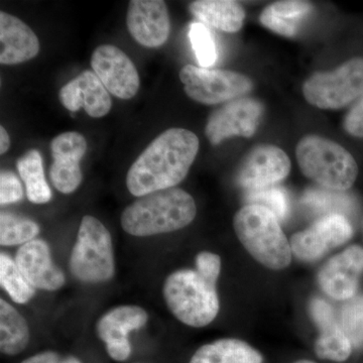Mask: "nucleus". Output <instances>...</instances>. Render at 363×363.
<instances>
[{
	"label": "nucleus",
	"instance_id": "obj_5",
	"mask_svg": "<svg viewBox=\"0 0 363 363\" xmlns=\"http://www.w3.org/2000/svg\"><path fill=\"white\" fill-rule=\"evenodd\" d=\"M215 285L197 271L181 269L169 274L164 281V301L182 323L197 328L207 326L219 312Z\"/></svg>",
	"mask_w": 363,
	"mask_h": 363
},
{
	"label": "nucleus",
	"instance_id": "obj_37",
	"mask_svg": "<svg viewBox=\"0 0 363 363\" xmlns=\"http://www.w3.org/2000/svg\"><path fill=\"white\" fill-rule=\"evenodd\" d=\"M61 363H81V362L76 357H70L65 358L64 360H62Z\"/></svg>",
	"mask_w": 363,
	"mask_h": 363
},
{
	"label": "nucleus",
	"instance_id": "obj_19",
	"mask_svg": "<svg viewBox=\"0 0 363 363\" xmlns=\"http://www.w3.org/2000/svg\"><path fill=\"white\" fill-rule=\"evenodd\" d=\"M311 315L320 329V335L315 344L317 357L335 362L347 360L353 346L336 321L331 306L323 298H314L311 303Z\"/></svg>",
	"mask_w": 363,
	"mask_h": 363
},
{
	"label": "nucleus",
	"instance_id": "obj_29",
	"mask_svg": "<svg viewBox=\"0 0 363 363\" xmlns=\"http://www.w3.org/2000/svg\"><path fill=\"white\" fill-rule=\"evenodd\" d=\"M189 39L201 68L207 69L214 65L217 60V48L209 28L200 21L191 23Z\"/></svg>",
	"mask_w": 363,
	"mask_h": 363
},
{
	"label": "nucleus",
	"instance_id": "obj_21",
	"mask_svg": "<svg viewBox=\"0 0 363 363\" xmlns=\"http://www.w3.org/2000/svg\"><path fill=\"white\" fill-rule=\"evenodd\" d=\"M189 11L200 23L226 33L238 32L245 20L243 7L231 0H197L191 2Z\"/></svg>",
	"mask_w": 363,
	"mask_h": 363
},
{
	"label": "nucleus",
	"instance_id": "obj_8",
	"mask_svg": "<svg viewBox=\"0 0 363 363\" xmlns=\"http://www.w3.org/2000/svg\"><path fill=\"white\" fill-rule=\"evenodd\" d=\"M180 80L191 99L205 105L233 101L253 89L247 76L234 71L210 70L193 65L181 69Z\"/></svg>",
	"mask_w": 363,
	"mask_h": 363
},
{
	"label": "nucleus",
	"instance_id": "obj_32",
	"mask_svg": "<svg viewBox=\"0 0 363 363\" xmlns=\"http://www.w3.org/2000/svg\"><path fill=\"white\" fill-rule=\"evenodd\" d=\"M23 198V186L18 177L9 171L0 174V204H11L21 201Z\"/></svg>",
	"mask_w": 363,
	"mask_h": 363
},
{
	"label": "nucleus",
	"instance_id": "obj_6",
	"mask_svg": "<svg viewBox=\"0 0 363 363\" xmlns=\"http://www.w3.org/2000/svg\"><path fill=\"white\" fill-rule=\"evenodd\" d=\"M72 274L88 284L109 281L116 272L111 235L95 217L86 215L70 257Z\"/></svg>",
	"mask_w": 363,
	"mask_h": 363
},
{
	"label": "nucleus",
	"instance_id": "obj_20",
	"mask_svg": "<svg viewBox=\"0 0 363 363\" xmlns=\"http://www.w3.org/2000/svg\"><path fill=\"white\" fill-rule=\"evenodd\" d=\"M0 63L18 65L35 58L40 42L30 26L11 14L0 13Z\"/></svg>",
	"mask_w": 363,
	"mask_h": 363
},
{
	"label": "nucleus",
	"instance_id": "obj_4",
	"mask_svg": "<svg viewBox=\"0 0 363 363\" xmlns=\"http://www.w3.org/2000/svg\"><path fill=\"white\" fill-rule=\"evenodd\" d=\"M296 157L303 175L322 188L343 192L357 181V161L334 140L316 135H306L298 143Z\"/></svg>",
	"mask_w": 363,
	"mask_h": 363
},
{
	"label": "nucleus",
	"instance_id": "obj_2",
	"mask_svg": "<svg viewBox=\"0 0 363 363\" xmlns=\"http://www.w3.org/2000/svg\"><path fill=\"white\" fill-rule=\"evenodd\" d=\"M196 214L192 196L182 189L169 188L143 196L126 207L121 226L131 235H156L188 226Z\"/></svg>",
	"mask_w": 363,
	"mask_h": 363
},
{
	"label": "nucleus",
	"instance_id": "obj_36",
	"mask_svg": "<svg viewBox=\"0 0 363 363\" xmlns=\"http://www.w3.org/2000/svg\"><path fill=\"white\" fill-rule=\"evenodd\" d=\"M11 147V138L4 126L0 128V154L4 155Z\"/></svg>",
	"mask_w": 363,
	"mask_h": 363
},
{
	"label": "nucleus",
	"instance_id": "obj_16",
	"mask_svg": "<svg viewBox=\"0 0 363 363\" xmlns=\"http://www.w3.org/2000/svg\"><path fill=\"white\" fill-rule=\"evenodd\" d=\"M131 37L147 48L161 47L168 40L171 21L162 0H131L126 14Z\"/></svg>",
	"mask_w": 363,
	"mask_h": 363
},
{
	"label": "nucleus",
	"instance_id": "obj_11",
	"mask_svg": "<svg viewBox=\"0 0 363 363\" xmlns=\"http://www.w3.org/2000/svg\"><path fill=\"white\" fill-rule=\"evenodd\" d=\"M91 67L107 91L121 99L135 96L140 76L130 57L112 45L98 47L92 54Z\"/></svg>",
	"mask_w": 363,
	"mask_h": 363
},
{
	"label": "nucleus",
	"instance_id": "obj_12",
	"mask_svg": "<svg viewBox=\"0 0 363 363\" xmlns=\"http://www.w3.org/2000/svg\"><path fill=\"white\" fill-rule=\"evenodd\" d=\"M291 171L290 157L276 145H260L248 152L238 169V183L248 190L272 187Z\"/></svg>",
	"mask_w": 363,
	"mask_h": 363
},
{
	"label": "nucleus",
	"instance_id": "obj_3",
	"mask_svg": "<svg viewBox=\"0 0 363 363\" xmlns=\"http://www.w3.org/2000/svg\"><path fill=\"white\" fill-rule=\"evenodd\" d=\"M238 240L253 259L269 269L279 271L292 260V248L271 210L260 205L247 204L233 218Z\"/></svg>",
	"mask_w": 363,
	"mask_h": 363
},
{
	"label": "nucleus",
	"instance_id": "obj_27",
	"mask_svg": "<svg viewBox=\"0 0 363 363\" xmlns=\"http://www.w3.org/2000/svg\"><path fill=\"white\" fill-rule=\"evenodd\" d=\"M39 233V225L30 219L7 212L0 215V245L4 247L26 245Z\"/></svg>",
	"mask_w": 363,
	"mask_h": 363
},
{
	"label": "nucleus",
	"instance_id": "obj_23",
	"mask_svg": "<svg viewBox=\"0 0 363 363\" xmlns=\"http://www.w3.org/2000/svg\"><path fill=\"white\" fill-rule=\"evenodd\" d=\"M312 9V4L307 1L286 0L274 2L262 11L259 21L272 32L291 38L297 33L298 21Z\"/></svg>",
	"mask_w": 363,
	"mask_h": 363
},
{
	"label": "nucleus",
	"instance_id": "obj_33",
	"mask_svg": "<svg viewBox=\"0 0 363 363\" xmlns=\"http://www.w3.org/2000/svg\"><path fill=\"white\" fill-rule=\"evenodd\" d=\"M196 271L211 283L216 284L221 271V259L215 253L203 252L196 257Z\"/></svg>",
	"mask_w": 363,
	"mask_h": 363
},
{
	"label": "nucleus",
	"instance_id": "obj_24",
	"mask_svg": "<svg viewBox=\"0 0 363 363\" xmlns=\"http://www.w3.org/2000/svg\"><path fill=\"white\" fill-rule=\"evenodd\" d=\"M30 341V330L25 318L9 304L0 300V350L13 357L26 350Z\"/></svg>",
	"mask_w": 363,
	"mask_h": 363
},
{
	"label": "nucleus",
	"instance_id": "obj_15",
	"mask_svg": "<svg viewBox=\"0 0 363 363\" xmlns=\"http://www.w3.org/2000/svg\"><path fill=\"white\" fill-rule=\"evenodd\" d=\"M363 272V250L358 245L346 248L331 257L320 269V288L335 300H350L357 292Z\"/></svg>",
	"mask_w": 363,
	"mask_h": 363
},
{
	"label": "nucleus",
	"instance_id": "obj_13",
	"mask_svg": "<svg viewBox=\"0 0 363 363\" xmlns=\"http://www.w3.org/2000/svg\"><path fill=\"white\" fill-rule=\"evenodd\" d=\"M52 162L50 177L52 185L63 194L77 190L83 175L80 161L87 150L84 136L75 131L61 133L51 143Z\"/></svg>",
	"mask_w": 363,
	"mask_h": 363
},
{
	"label": "nucleus",
	"instance_id": "obj_30",
	"mask_svg": "<svg viewBox=\"0 0 363 363\" xmlns=\"http://www.w3.org/2000/svg\"><path fill=\"white\" fill-rule=\"evenodd\" d=\"M247 202L267 208L279 220H285L290 212V199L283 188L267 187L250 191Z\"/></svg>",
	"mask_w": 363,
	"mask_h": 363
},
{
	"label": "nucleus",
	"instance_id": "obj_34",
	"mask_svg": "<svg viewBox=\"0 0 363 363\" xmlns=\"http://www.w3.org/2000/svg\"><path fill=\"white\" fill-rule=\"evenodd\" d=\"M343 128L350 135L363 138V94L344 117Z\"/></svg>",
	"mask_w": 363,
	"mask_h": 363
},
{
	"label": "nucleus",
	"instance_id": "obj_10",
	"mask_svg": "<svg viewBox=\"0 0 363 363\" xmlns=\"http://www.w3.org/2000/svg\"><path fill=\"white\" fill-rule=\"evenodd\" d=\"M352 234V226L346 216L325 215L309 228L294 234L290 245L292 252L298 259L313 262L334 247L347 242Z\"/></svg>",
	"mask_w": 363,
	"mask_h": 363
},
{
	"label": "nucleus",
	"instance_id": "obj_17",
	"mask_svg": "<svg viewBox=\"0 0 363 363\" xmlns=\"http://www.w3.org/2000/svg\"><path fill=\"white\" fill-rule=\"evenodd\" d=\"M60 101L69 111L81 108L94 118L104 117L111 111V95L94 72L86 70L67 83L59 93Z\"/></svg>",
	"mask_w": 363,
	"mask_h": 363
},
{
	"label": "nucleus",
	"instance_id": "obj_22",
	"mask_svg": "<svg viewBox=\"0 0 363 363\" xmlns=\"http://www.w3.org/2000/svg\"><path fill=\"white\" fill-rule=\"evenodd\" d=\"M259 351L240 339L224 338L201 346L189 363H262Z\"/></svg>",
	"mask_w": 363,
	"mask_h": 363
},
{
	"label": "nucleus",
	"instance_id": "obj_35",
	"mask_svg": "<svg viewBox=\"0 0 363 363\" xmlns=\"http://www.w3.org/2000/svg\"><path fill=\"white\" fill-rule=\"evenodd\" d=\"M61 359L58 353L52 351H45V352L38 353L33 357L26 358L21 363H61Z\"/></svg>",
	"mask_w": 363,
	"mask_h": 363
},
{
	"label": "nucleus",
	"instance_id": "obj_25",
	"mask_svg": "<svg viewBox=\"0 0 363 363\" xmlns=\"http://www.w3.org/2000/svg\"><path fill=\"white\" fill-rule=\"evenodd\" d=\"M18 169L25 183L28 200L35 204H45L52 199V191L45 178L42 156L37 150L26 152L18 161Z\"/></svg>",
	"mask_w": 363,
	"mask_h": 363
},
{
	"label": "nucleus",
	"instance_id": "obj_14",
	"mask_svg": "<svg viewBox=\"0 0 363 363\" xmlns=\"http://www.w3.org/2000/svg\"><path fill=\"white\" fill-rule=\"evenodd\" d=\"M147 319V313L138 306H121L100 318L96 326L98 336L106 344L112 359L121 362L130 357L128 334L143 328Z\"/></svg>",
	"mask_w": 363,
	"mask_h": 363
},
{
	"label": "nucleus",
	"instance_id": "obj_31",
	"mask_svg": "<svg viewBox=\"0 0 363 363\" xmlns=\"http://www.w3.org/2000/svg\"><path fill=\"white\" fill-rule=\"evenodd\" d=\"M340 326L354 347H363V296L353 298L343 306Z\"/></svg>",
	"mask_w": 363,
	"mask_h": 363
},
{
	"label": "nucleus",
	"instance_id": "obj_26",
	"mask_svg": "<svg viewBox=\"0 0 363 363\" xmlns=\"http://www.w3.org/2000/svg\"><path fill=\"white\" fill-rule=\"evenodd\" d=\"M0 283L18 304H25L35 296V289L26 281L16 262L4 252L0 255Z\"/></svg>",
	"mask_w": 363,
	"mask_h": 363
},
{
	"label": "nucleus",
	"instance_id": "obj_1",
	"mask_svg": "<svg viewBox=\"0 0 363 363\" xmlns=\"http://www.w3.org/2000/svg\"><path fill=\"white\" fill-rule=\"evenodd\" d=\"M199 145L192 131L179 128L164 131L130 167L126 176L128 191L140 198L175 188L188 175Z\"/></svg>",
	"mask_w": 363,
	"mask_h": 363
},
{
	"label": "nucleus",
	"instance_id": "obj_28",
	"mask_svg": "<svg viewBox=\"0 0 363 363\" xmlns=\"http://www.w3.org/2000/svg\"><path fill=\"white\" fill-rule=\"evenodd\" d=\"M302 204L314 213L342 214L351 209L350 197L328 189H309L302 197ZM344 215V214H342Z\"/></svg>",
	"mask_w": 363,
	"mask_h": 363
},
{
	"label": "nucleus",
	"instance_id": "obj_7",
	"mask_svg": "<svg viewBox=\"0 0 363 363\" xmlns=\"http://www.w3.org/2000/svg\"><path fill=\"white\" fill-rule=\"evenodd\" d=\"M308 104L320 109L337 111L363 94V58L350 59L337 69L316 72L303 84Z\"/></svg>",
	"mask_w": 363,
	"mask_h": 363
},
{
	"label": "nucleus",
	"instance_id": "obj_18",
	"mask_svg": "<svg viewBox=\"0 0 363 363\" xmlns=\"http://www.w3.org/2000/svg\"><path fill=\"white\" fill-rule=\"evenodd\" d=\"M16 262L26 281L35 289L56 291L65 284V274L55 266L51 250L45 241L33 240L21 245Z\"/></svg>",
	"mask_w": 363,
	"mask_h": 363
},
{
	"label": "nucleus",
	"instance_id": "obj_38",
	"mask_svg": "<svg viewBox=\"0 0 363 363\" xmlns=\"http://www.w3.org/2000/svg\"><path fill=\"white\" fill-rule=\"evenodd\" d=\"M295 363H316V362H310V360H300V362H297Z\"/></svg>",
	"mask_w": 363,
	"mask_h": 363
},
{
	"label": "nucleus",
	"instance_id": "obj_9",
	"mask_svg": "<svg viewBox=\"0 0 363 363\" xmlns=\"http://www.w3.org/2000/svg\"><path fill=\"white\" fill-rule=\"evenodd\" d=\"M264 112V105L253 98L241 97L227 102L208 118L205 128L208 140L217 145L233 136L250 138L257 130Z\"/></svg>",
	"mask_w": 363,
	"mask_h": 363
}]
</instances>
